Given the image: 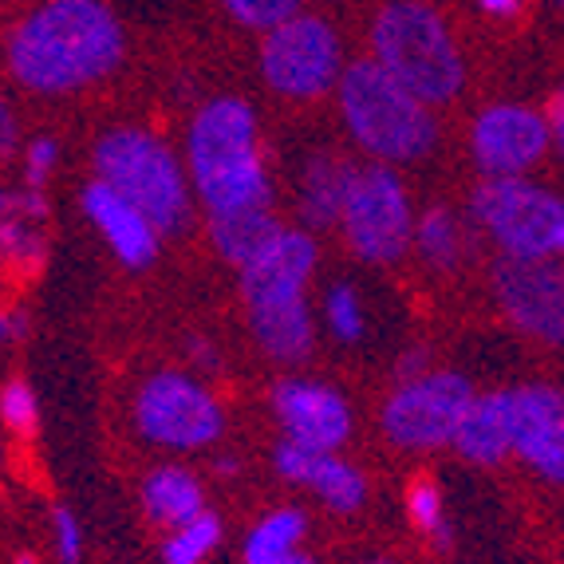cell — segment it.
I'll return each mask as SVG.
<instances>
[{
    "mask_svg": "<svg viewBox=\"0 0 564 564\" xmlns=\"http://www.w3.org/2000/svg\"><path fill=\"white\" fill-rule=\"evenodd\" d=\"M52 525H56V553L64 564H79V553H84V541H79V521L72 509L59 506L52 513Z\"/></svg>",
    "mask_w": 564,
    "mask_h": 564,
    "instance_id": "f546056e",
    "label": "cell"
},
{
    "mask_svg": "<svg viewBox=\"0 0 564 564\" xmlns=\"http://www.w3.org/2000/svg\"><path fill=\"white\" fill-rule=\"evenodd\" d=\"M0 257L20 264H36L44 257V241L32 221H0Z\"/></svg>",
    "mask_w": 564,
    "mask_h": 564,
    "instance_id": "f1b7e54d",
    "label": "cell"
},
{
    "mask_svg": "<svg viewBox=\"0 0 564 564\" xmlns=\"http://www.w3.org/2000/svg\"><path fill=\"white\" fill-rule=\"evenodd\" d=\"M95 174L122 198L151 217L159 234H178L189 226L194 202H189L186 174L162 139L139 127H115L95 142Z\"/></svg>",
    "mask_w": 564,
    "mask_h": 564,
    "instance_id": "8992f818",
    "label": "cell"
},
{
    "mask_svg": "<svg viewBox=\"0 0 564 564\" xmlns=\"http://www.w3.org/2000/svg\"><path fill=\"white\" fill-rule=\"evenodd\" d=\"M273 466L281 470V478L312 489L336 513H356L367 498L364 474L356 466H348L344 458H336V451H308V446L284 438L273 454Z\"/></svg>",
    "mask_w": 564,
    "mask_h": 564,
    "instance_id": "e0dca14e",
    "label": "cell"
},
{
    "mask_svg": "<svg viewBox=\"0 0 564 564\" xmlns=\"http://www.w3.org/2000/svg\"><path fill=\"white\" fill-rule=\"evenodd\" d=\"M226 12L253 32H273L301 12V0H221Z\"/></svg>",
    "mask_w": 564,
    "mask_h": 564,
    "instance_id": "484cf974",
    "label": "cell"
},
{
    "mask_svg": "<svg viewBox=\"0 0 564 564\" xmlns=\"http://www.w3.org/2000/svg\"><path fill=\"white\" fill-rule=\"evenodd\" d=\"M339 115L351 139L376 162H419L438 142L431 107L376 59H356L339 76Z\"/></svg>",
    "mask_w": 564,
    "mask_h": 564,
    "instance_id": "277c9868",
    "label": "cell"
},
{
    "mask_svg": "<svg viewBox=\"0 0 564 564\" xmlns=\"http://www.w3.org/2000/svg\"><path fill=\"white\" fill-rule=\"evenodd\" d=\"M0 419L17 434H29L36 426V395H32V387L24 379L4 383V391H0Z\"/></svg>",
    "mask_w": 564,
    "mask_h": 564,
    "instance_id": "83f0119b",
    "label": "cell"
},
{
    "mask_svg": "<svg viewBox=\"0 0 564 564\" xmlns=\"http://www.w3.org/2000/svg\"><path fill=\"white\" fill-rule=\"evenodd\" d=\"M399 379H419V376H426V371H431V356H426L423 348H414V351H403V356H399Z\"/></svg>",
    "mask_w": 564,
    "mask_h": 564,
    "instance_id": "d6a6232c",
    "label": "cell"
},
{
    "mask_svg": "<svg viewBox=\"0 0 564 564\" xmlns=\"http://www.w3.org/2000/svg\"><path fill=\"white\" fill-rule=\"evenodd\" d=\"M189 356L198 359V364L206 367V371H217V351L209 348L206 339H189Z\"/></svg>",
    "mask_w": 564,
    "mask_h": 564,
    "instance_id": "d590c367",
    "label": "cell"
},
{
    "mask_svg": "<svg viewBox=\"0 0 564 564\" xmlns=\"http://www.w3.org/2000/svg\"><path fill=\"white\" fill-rule=\"evenodd\" d=\"M304 525L308 521H304L301 509H276V513H269L249 533V541H245V564H284L289 556H296Z\"/></svg>",
    "mask_w": 564,
    "mask_h": 564,
    "instance_id": "7402d4cb",
    "label": "cell"
},
{
    "mask_svg": "<svg viewBox=\"0 0 564 564\" xmlns=\"http://www.w3.org/2000/svg\"><path fill=\"white\" fill-rule=\"evenodd\" d=\"M553 147L545 111L525 104H498L474 119L470 151L486 178H525Z\"/></svg>",
    "mask_w": 564,
    "mask_h": 564,
    "instance_id": "4fadbf2b",
    "label": "cell"
},
{
    "mask_svg": "<svg viewBox=\"0 0 564 564\" xmlns=\"http://www.w3.org/2000/svg\"><path fill=\"white\" fill-rule=\"evenodd\" d=\"M414 249L431 269H454L466 253V229L446 206H431L414 221Z\"/></svg>",
    "mask_w": 564,
    "mask_h": 564,
    "instance_id": "603a6c76",
    "label": "cell"
},
{
    "mask_svg": "<svg viewBox=\"0 0 564 564\" xmlns=\"http://www.w3.org/2000/svg\"><path fill=\"white\" fill-rule=\"evenodd\" d=\"M451 446L466 462H478V466H498L506 454H513L509 414H506V391L474 395L470 411L462 414L458 434H454Z\"/></svg>",
    "mask_w": 564,
    "mask_h": 564,
    "instance_id": "d6986e66",
    "label": "cell"
},
{
    "mask_svg": "<svg viewBox=\"0 0 564 564\" xmlns=\"http://www.w3.org/2000/svg\"><path fill=\"white\" fill-rule=\"evenodd\" d=\"M186 159L194 194L209 214L269 209L273 202L261 139H257V115L237 95H217L194 115Z\"/></svg>",
    "mask_w": 564,
    "mask_h": 564,
    "instance_id": "7a4b0ae2",
    "label": "cell"
},
{
    "mask_svg": "<svg viewBox=\"0 0 564 564\" xmlns=\"http://www.w3.org/2000/svg\"><path fill=\"white\" fill-rule=\"evenodd\" d=\"M494 296L513 328L541 344H564V264L501 257L494 264Z\"/></svg>",
    "mask_w": 564,
    "mask_h": 564,
    "instance_id": "7c38bea8",
    "label": "cell"
},
{
    "mask_svg": "<svg viewBox=\"0 0 564 564\" xmlns=\"http://www.w3.org/2000/svg\"><path fill=\"white\" fill-rule=\"evenodd\" d=\"M12 142H17V119H12L9 104L0 99V154L12 151Z\"/></svg>",
    "mask_w": 564,
    "mask_h": 564,
    "instance_id": "e575fe53",
    "label": "cell"
},
{
    "mask_svg": "<svg viewBox=\"0 0 564 564\" xmlns=\"http://www.w3.org/2000/svg\"><path fill=\"white\" fill-rule=\"evenodd\" d=\"M406 518L419 533H426L438 545H451V525H446V506H443V489L438 481L419 474V478L406 486Z\"/></svg>",
    "mask_w": 564,
    "mask_h": 564,
    "instance_id": "d4e9b609",
    "label": "cell"
},
{
    "mask_svg": "<svg viewBox=\"0 0 564 564\" xmlns=\"http://www.w3.org/2000/svg\"><path fill=\"white\" fill-rule=\"evenodd\" d=\"M221 545V521L214 513H198L162 545V564H202L214 549Z\"/></svg>",
    "mask_w": 564,
    "mask_h": 564,
    "instance_id": "cb8c5ba5",
    "label": "cell"
},
{
    "mask_svg": "<svg viewBox=\"0 0 564 564\" xmlns=\"http://www.w3.org/2000/svg\"><path fill=\"white\" fill-rule=\"evenodd\" d=\"M273 411L284 438L308 451H339L351 438L348 399L312 379H281L273 387Z\"/></svg>",
    "mask_w": 564,
    "mask_h": 564,
    "instance_id": "9a60e30c",
    "label": "cell"
},
{
    "mask_svg": "<svg viewBox=\"0 0 564 564\" xmlns=\"http://www.w3.org/2000/svg\"><path fill=\"white\" fill-rule=\"evenodd\" d=\"M134 423L142 438L166 451H202L226 431V414L198 379L182 371H159L134 399Z\"/></svg>",
    "mask_w": 564,
    "mask_h": 564,
    "instance_id": "9c48e42d",
    "label": "cell"
},
{
    "mask_svg": "<svg viewBox=\"0 0 564 564\" xmlns=\"http://www.w3.org/2000/svg\"><path fill=\"white\" fill-rule=\"evenodd\" d=\"M29 332V321L20 312H0V344H17Z\"/></svg>",
    "mask_w": 564,
    "mask_h": 564,
    "instance_id": "836d02e7",
    "label": "cell"
},
{
    "mask_svg": "<svg viewBox=\"0 0 564 564\" xmlns=\"http://www.w3.org/2000/svg\"><path fill=\"white\" fill-rule=\"evenodd\" d=\"M474 387L462 371H426L395 387L383 406L387 438L403 451H438L458 434L462 414L470 411Z\"/></svg>",
    "mask_w": 564,
    "mask_h": 564,
    "instance_id": "30bf717a",
    "label": "cell"
},
{
    "mask_svg": "<svg viewBox=\"0 0 564 564\" xmlns=\"http://www.w3.org/2000/svg\"><path fill=\"white\" fill-rule=\"evenodd\" d=\"M351 162L336 159V154H312L308 166L301 174V221L308 229H328L344 217L348 206L351 182H356Z\"/></svg>",
    "mask_w": 564,
    "mask_h": 564,
    "instance_id": "ac0fdd59",
    "label": "cell"
},
{
    "mask_svg": "<svg viewBox=\"0 0 564 564\" xmlns=\"http://www.w3.org/2000/svg\"><path fill=\"white\" fill-rule=\"evenodd\" d=\"M356 564H399V561H391V556H364V561H356Z\"/></svg>",
    "mask_w": 564,
    "mask_h": 564,
    "instance_id": "74e56055",
    "label": "cell"
},
{
    "mask_svg": "<svg viewBox=\"0 0 564 564\" xmlns=\"http://www.w3.org/2000/svg\"><path fill=\"white\" fill-rule=\"evenodd\" d=\"M324 312H328L332 332H336L344 344H356V339L364 336V304H359V292L351 289V284H336V289L328 292Z\"/></svg>",
    "mask_w": 564,
    "mask_h": 564,
    "instance_id": "4316f807",
    "label": "cell"
},
{
    "mask_svg": "<svg viewBox=\"0 0 564 564\" xmlns=\"http://www.w3.org/2000/svg\"><path fill=\"white\" fill-rule=\"evenodd\" d=\"M513 454L541 478L564 481V395L556 387H509L506 391Z\"/></svg>",
    "mask_w": 564,
    "mask_h": 564,
    "instance_id": "5bb4252c",
    "label": "cell"
},
{
    "mask_svg": "<svg viewBox=\"0 0 564 564\" xmlns=\"http://www.w3.org/2000/svg\"><path fill=\"white\" fill-rule=\"evenodd\" d=\"M4 209H9V198H4V194H0V214H4Z\"/></svg>",
    "mask_w": 564,
    "mask_h": 564,
    "instance_id": "ab89813d",
    "label": "cell"
},
{
    "mask_svg": "<svg viewBox=\"0 0 564 564\" xmlns=\"http://www.w3.org/2000/svg\"><path fill=\"white\" fill-rule=\"evenodd\" d=\"M284 564H321V561H312V556H304V553H296V556H289Z\"/></svg>",
    "mask_w": 564,
    "mask_h": 564,
    "instance_id": "f35d334b",
    "label": "cell"
},
{
    "mask_svg": "<svg viewBox=\"0 0 564 564\" xmlns=\"http://www.w3.org/2000/svg\"><path fill=\"white\" fill-rule=\"evenodd\" d=\"M474 226L518 261L564 257V198L529 178H486L470 198Z\"/></svg>",
    "mask_w": 564,
    "mask_h": 564,
    "instance_id": "52a82bcc",
    "label": "cell"
},
{
    "mask_svg": "<svg viewBox=\"0 0 564 564\" xmlns=\"http://www.w3.org/2000/svg\"><path fill=\"white\" fill-rule=\"evenodd\" d=\"M316 273V241L304 229H284L257 261L241 269V296L249 328L264 356L301 364L312 351V312L304 284Z\"/></svg>",
    "mask_w": 564,
    "mask_h": 564,
    "instance_id": "3957f363",
    "label": "cell"
},
{
    "mask_svg": "<svg viewBox=\"0 0 564 564\" xmlns=\"http://www.w3.org/2000/svg\"><path fill=\"white\" fill-rule=\"evenodd\" d=\"M127 40L104 0H44L9 36V72L36 95L99 84L122 64Z\"/></svg>",
    "mask_w": 564,
    "mask_h": 564,
    "instance_id": "6da1fadb",
    "label": "cell"
},
{
    "mask_svg": "<svg viewBox=\"0 0 564 564\" xmlns=\"http://www.w3.org/2000/svg\"><path fill=\"white\" fill-rule=\"evenodd\" d=\"M142 506H147V518L159 521V525L182 529L186 521H194L198 513H206V501H202V486L189 478L178 466H166V470H154L142 486Z\"/></svg>",
    "mask_w": 564,
    "mask_h": 564,
    "instance_id": "44dd1931",
    "label": "cell"
},
{
    "mask_svg": "<svg viewBox=\"0 0 564 564\" xmlns=\"http://www.w3.org/2000/svg\"><path fill=\"white\" fill-rule=\"evenodd\" d=\"M545 119H549V131H553V147H556V154H561V159H564V87L553 95V99H549Z\"/></svg>",
    "mask_w": 564,
    "mask_h": 564,
    "instance_id": "1f68e13d",
    "label": "cell"
},
{
    "mask_svg": "<svg viewBox=\"0 0 564 564\" xmlns=\"http://www.w3.org/2000/svg\"><path fill=\"white\" fill-rule=\"evenodd\" d=\"M209 217H214L209 221V237H214L217 253L226 257L229 264H237V269L257 261L284 234L281 221L269 209H241V214H209Z\"/></svg>",
    "mask_w": 564,
    "mask_h": 564,
    "instance_id": "ffe728a7",
    "label": "cell"
},
{
    "mask_svg": "<svg viewBox=\"0 0 564 564\" xmlns=\"http://www.w3.org/2000/svg\"><path fill=\"white\" fill-rule=\"evenodd\" d=\"M261 76L276 95L289 99H316L344 76L339 36L328 20L296 17L284 20L281 29L264 32L261 44Z\"/></svg>",
    "mask_w": 564,
    "mask_h": 564,
    "instance_id": "8fae6325",
    "label": "cell"
},
{
    "mask_svg": "<svg viewBox=\"0 0 564 564\" xmlns=\"http://www.w3.org/2000/svg\"><path fill=\"white\" fill-rule=\"evenodd\" d=\"M56 142L52 139H36L29 147V162H24V189H44L47 174L56 166Z\"/></svg>",
    "mask_w": 564,
    "mask_h": 564,
    "instance_id": "4dcf8cb0",
    "label": "cell"
},
{
    "mask_svg": "<svg viewBox=\"0 0 564 564\" xmlns=\"http://www.w3.org/2000/svg\"><path fill=\"white\" fill-rule=\"evenodd\" d=\"M553 4H556V9H564V0H553Z\"/></svg>",
    "mask_w": 564,
    "mask_h": 564,
    "instance_id": "b9f144b4",
    "label": "cell"
},
{
    "mask_svg": "<svg viewBox=\"0 0 564 564\" xmlns=\"http://www.w3.org/2000/svg\"><path fill=\"white\" fill-rule=\"evenodd\" d=\"M478 9L489 17H513L521 9V0H478Z\"/></svg>",
    "mask_w": 564,
    "mask_h": 564,
    "instance_id": "8d00e7d4",
    "label": "cell"
},
{
    "mask_svg": "<svg viewBox=\"0 0 564 564\" xmlns=\"http://www.w3.org/2000/svg\"><path fill=\"white\" fill-rule=\"evenodd\" d=\"M84 209L95 221V229L104 234V241L111 245V253L119 257L127 269H147L159 257V229L151 226V217L139 206L122 198L119 189H111L107 182H87L84 186Z\"/></svg>",
    "mask_w": 564,
    "mask_h": 564,
    "instance_id": "2e32d148",
    "label": "cell"
},
{
    "mask_svg": "<svg viewBox=\"0 0 564 564\" xmlns=\"http://www.w3.org/2000/svg\"><path fill=\"white\" fill-rule=\"evenodd\" d=\"M339 221H344L351 253L367 264H391L414 245L411 198H406L403 178L387 162H367L356 170Z\"/></svg>",
    "mask_w": 564,
    "mask_h": 564,
    "instance_id": "ba28073f",
    "label": "cell"
},
{
    "mask_svg": "<svg viewBox=\"0 0 564 564\" xmlns=\"http://www.w3.org/2000/svg\"><path fill=\"white\" fill-rule=\"evenodd\" d=\"M17 564H36V561H32V556H20V561Z\"/></svg>",
    "mask_w": 564,
    "mask_h": 564,
    "instance_id": "60d3db41",
    "label": "cell"
},
{
    "mask_svg": "<svg viewBox=\"0 0 564 564\" xmlns=\"http://www.w3.org/2000/svg\"><path fill=\"white\" fill-rule=\"evenodd\" d=\"M376 64L387 67L426 107L451 104L466 84L462 52L446 20L426 0H387L371 24Z\"/></svg>",
    "mask_w": 564,
    "mask_h": 564,
    "instance_id": "5b68a950",
    "label": "cell"
}]
</instances>
